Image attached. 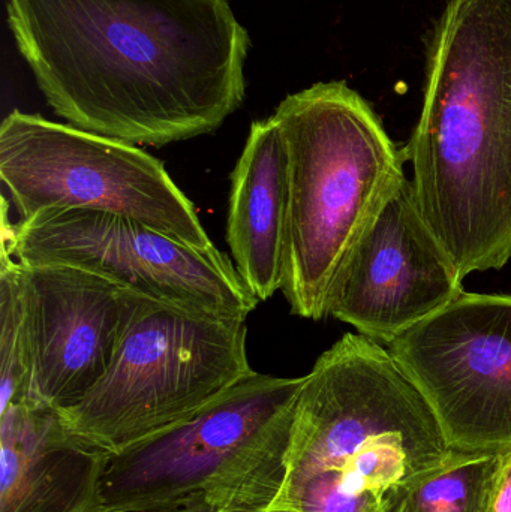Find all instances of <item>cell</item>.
Here are the masks:
<instances>
[{
	"label": "cell",
	"mask_w": 511,
	"mask_h": 512,
	"mask_svg": "<svg viewBox=\"0 0 511 512\" xmlns=\"http://www.w3.org/2000/svg\"><path fill=\"white\" fill-rule=\"evenodd\" d=\"M47 104L135 146L212 134L242 107L251 38L230 0H5Z\"/></svg>",
	"instance_id": "obj_1"
},
{
	"label": "cell",
	"mask_w": 511,
	"mask_h": 512,
	"mask_svg": "<svg viewBox=\"0 0 511 512\" xmlns=\"http://www.w3.org/2000/svg\"><path fill=\"white\" fill-rule=\"evenodd\" d=\"M417 206L462 277L511 259V0H449L407 146Z\"/></svg>",
	"instance_id": "obj_2"
},
{
	"label": "cell",
	"mask_w": 511,
	"mask_h": 512,
	"mask_svg": "<svg viewBox=\"0 0 511 512\" xmlns=\"http://www.w3.org/2000/svg\"><path fill=\"white\" fill-rule=\"evenodd\" d=\"M303 381L254 370L191 417L110 454L105 512H162L197 493L224 512L272 504Z\"/></svg>",
	"instance_id": "obj_5"
},
{
	"label": "cell",
	"mask_w": 511,
	"mask_h": 512,
	"mask_svg": "<svg viewBox=\"0 0 511 512\" xmlns=\"http://www.w3.org/2000/svg\"><path fill=\"white\" fill-rule=\"evenodd\" d=\"M252 512H300L294 510V508L287 507V505L281 504H270L267 507L261 508V510L252 511Z\"/></svg>",
	"instance_id": "obj_18"
},
{
	"label": "cell",
	"mask_w": 511,
	"mask_h": 512,
	"mask_svg": "<svg viewBox=\"0 0 511 512\" xmlns=\"http://www.w3.org/2000/svg\"><path fill=\"white\" fill-rule=\"evenodd\" d=\"M108 459L59 409L15 403L0 412V512H105Z\"/></svg>",
	"instance_id": "obj_12"
},
{
	"label": "cell",
	"mask_w": 511,
	"mask_h": 512,
	"mask_svg": "<svg viewBox=\"0 0 511 512\" xmlns=\"http://www.w3.org/2000/svg\"><path fill=\"white\" fill-rule=\"evenodd\" d=\"M387 349L453 450L511 445V295L462 292Z\"/></svg>",
	"instance_id": "obj_9"
},
{
	"label": "cell",
	"mask_w": 511,
	"mask_h": 512,
	"mask_svg": "<svg viewBox=\"0 0 511 512\" xmlns=\"http://www.w3.org/2000/svg\"><path fill=\"white\" fill-rule=\"evenodd\" d=\"M8 221L3 198L2 251L21 264L80 268L141 297L225 318L246 319L260 303L215 245L195 248L132 219L90 210Z\"/></svg>",
	"instance_id": "obj_8"
},
{
	"label": "cell",
	"mask_w": 511,
	"mask_h": 512,
	"mask_svg": "<svg viewBox=\"0 0 511 512\" xmlns=\"http://www.w3.org/2000/svg\"><path fill=\"white\" fill-rule=\"evenodd\" d=\"M0 179L18 221L90 210L132 219L195 248L213 246L165 165L135 144L12 111L0 125Z\"/></svg>",
	"instance_id": "obj_7"
},
{
	"label": "cell",
	"mask_w": 511,
	"mask_h": 512,
	"mask_svg": "<svg viewBox=\"0 0 511 512\" xmlns=\"http://www.w3.org/2000/svg\"><path fill=\"white\" fill-rule=\"evenodd\" d=\"M483 512H511V445L498 450L497 466Z\"/></svg>",
	"instance_id": "obj_16"
},
{
	"label": "cell",
	"mask_w": 511,
	"mask_h": 512,
	"mask_svg": "<svg viewBox=\"0 0 511 512\" xmlns=\"http://www.w3.org/2000/svg\"><path fill=\"white\" fill-rule=\"evenodd\" d=\"M462 282L423 219L407 177L336 274L327 316L387 346L455 301L465 292Z\"/></svg>",
	"instance_id": "obj_10"
},
{
	"label": "cell",
	"mask_w": 511,
	"mask_h": 512,
	"mask_svg": "<svg viewBox=\"0 0 511 512\" xmlns=\"http://www.w3.org/2000/svg\"><path fill=\"white\" fill-rule=\"evenodd\" d=\"M290 161L282 294L299 318H327L336 274L390 195L405 158L371 105L344 81L317 83L276 107Z\"/></svg>",
	"instance_id": "obj_4"
},
{
	"label": "cell",
	"mask_w": 511,
	"mask_h": 512,
	"mask_svg": "<svg viewBox=\"0 0 511 512\" xmlns=\"http://www.w3.org/2000/svg\"><path fill=\"white\" fill-rule=\"evenodd\" d=\"M443 427L387 346L347 333L305 376L272 504L393 512L452 454Z\"/></svg>",
	"instance_id": "obj_3"
},
{
	"label": "cell",
	"mask_w": 511,
	"mask_h": 512,
	"mask_svg": "<svg viewBox=\"0 0 511 512\" xmlns=\"http://www.w3.org/2000/svg\"><path fill=\"white\" fill-rule=\"evenodd\" d=\"M498 450L456 451L411 484L393 512H483Z\"/></svg>",
	"instance_id": "obj_14"
},
{
	"label": "cell",
	"mask_w": 511,
	"mask_h": 512,
	"mask_svg": "<svg viewBox=\"0 0 511 512\" xmlns=\"http://www.w3.org/2000/svg\"><path fill=\"white\" fill-rule=\"evenodd\" d=\"M162 512H224L221 510L216 502H213L209 496L204 493H197L192 495L191 498L185 499L180 504L168 508Z\"/></svg>",
	"instance_id": "obj_17"
},
{
	"label": "cell",
	"mask_w": 511,
	"mask_h": 512,
	"mask_svg": "<svg viewBox=\"0 0 511 512\" xmlns=\"http://www.w3.org/2000/svg\"><path fill=\"white\" fill-rule=\"evenodd\" d=\"M246 319L141 297L116 357L83 402L63 412L114 454L200 411L254 372Z\"/></svg>",
	"instance_id": "obj_6"
},
{
	"label": "cell",
	"mask_w": 511,
	"mask_h": 512,
	"mask_svg": "<svg viewBox=\"0 0 511 512\" xmlns=\"http://www.w3.org/2000/svg\"><path fill=\"white\" fill-rule=\"evenodd\" d=\"M290 219V161L272 116L249 128L231 173L227 243L237 273L258 301L281 291Z\"/></svg>",
	"instance_id": "obj_13"
},
{
	"label": "cell",
	"mask_w": 511,
	"mask_h": 512,
	"mask_svg": "<svg viewBox=\"0 0 511 512\" xmlns=\"http://www.w3.org/2000/svg\"><path fill=\"white\" fill-rule=\"evenodd\" d=\"M30 396V360L24 328L20 268L6 251L0 258V412Z\"/></svg>",
	"instance_id": "obj_15"
},
{
	"label": "cell",
	"mask_w": 511,
	"mask_h": 512,
	"mask_svg": "<svg viewBox=\"0 0 511 512\" xmlns=\"http://www.w3.org/2000/svg\"><path fill=\"white\" fill-rule=\"evenodd\" d=\"M18 268L29 348V399L69 411L110 369L141 295L68 265L18 262Z\"/></svg>",
	"instance_id": "obj_11"
}]
</instances>
